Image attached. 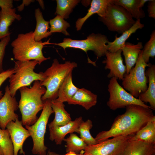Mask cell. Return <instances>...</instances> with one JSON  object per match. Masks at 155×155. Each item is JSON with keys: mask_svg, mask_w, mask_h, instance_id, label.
<instances>
[{"mask_svg": "<svg viewBox=\"0 0 155 155\" xmlns=\"http://www.w3.org/2000/svg\"><path fill=\"white\" fill-rule=\"evenodd\" d=\"M123 114L115 118L110 129L99 132L94 138L97 142L121 135L135 134L154 115L150 108L137 104L125 107Z\"/></svg>", "mask_w": 155, "mask_h": 155, "instance_id": "obj_1", "label": "cell"}, {"mask_svg": "<svg viewBox=\"0 0 155 155\" xmlns=\"http://www.w3.org/2000/svg\"><path fill=\"white\" fill-rule=\"evenodd\" d=\"M19 90L21 97L18 108L21 114L22 125H32L38 118L37 113L43 109L44 103L41 98L46 89L41 85L40 81L36 80L30 88L25 86Z\"/></svg>", "mask_w": 155, "mask_h": 155, "instance_id": "obj_2", "label": "cell"}, {"mask_svg": "<svg viewBox=\"0 0 155 155\" xmlns=\"http://www.w3.org/2000/svg\"><path fill=\"white\" fill-rule=\"evenodd\" d=\"M49 40L50 39L44 42L36 41L32 31L18 34L11 44L15 59L23 61L35 60L40 65L44 61L50 59L49 57H45L42 52L44 45L52 44L49 42Z\"/></svg>", "mask_w": 155, "mask_h": 155, "instance_id": "obj_3", "label": "cell"}, {"mask_svg": "<svg viewBox=\"0 0 155 155\" xmlns=\"http://www.w3.org/2000/svg\"><path fill=\"white\" fill-rule=\"evenodd\" d=\"M77 64L74 62L66 61L60 63L56 59H53L51 66L44 72V78L40 81L41 85L46 87V91L42 97L43 101L56 99L59 87L67 76Z\"/></svg>", "mask_w": 155, "mask_h": 155, "instance_id": "obj_4", "label": "cell"}, {"mask_svg": "<svg viewBox=\"0 0 155 155\" xmlns=\"http://www.w3.org/2000/svg\"><path fill=\"white\" fill-rule=\"evenodd\" d=\"M38 64V61L35 60L15 62L14 73L10 76L9 80V92L12 96H15L16 92L20 88L29 86L35 81L44 80V72L37 73L34 71Z\"/></svg>", "mask_w": 155, "mask_h": 155, "instance_id": "obj_5", "label": "cell"}, {"mask_svg": "<svg viewBox=\"0 0 155 155\" xmlns=\"http://www.w3.org/2000/svg\"><path fill=\"white\" fill-rule=\"evenodd\" d=\"M112 1L107 5L105 13L99 16V20L110 31L122 34L129 29L135 21L123 7Z\"/></svg>", "mask_w": 155, "mask_h": 155, "instance_id": "obj_6", "label": "cell"}, {"mask_svg": "<svg viewBox=\"0 0 155 155\" xmlns=\"http://www.w3.org/2000/svg\"><path fill=\"white\" fill-rule=\"evenodd\" d=\"M141 51L134 67L128 74L124 75L122 83L123 88L135 98L147 90L148 80L145 73L146 68L151 64L146 63L144 61Z\"/></svg>", "mask_w": 155, "mask_h": 155, "instance_id": "obj_7", "label": "cell"}, {"mask_svg": "<svg viewBox=\"0 0 155 155\" xmlns=\"http://www.w3.org/2000/svg\"><path fill=\"white\" fill-rule=\"evenodd\" d=\"M44 105L41 113L36 122L25 128L30 134L33 142L32 153L36 155H46L48 148L44 143V137L49 118L54 113L51 105V100L44 101Z\"/></svg>", "mask_w": 155, "mask_h": 155, "instance_id": "obj_8", "label": "cell"}, {"mask_svg": "<svg viewBox=\"0 0 155 155\" xmlns=\"http://www.w3.org/2000/svg\"><path fill=\"white\" fill-rule=\"evenodd\" d=\"M109 42L106 35L93 33L85 39L75 40L65 38L61 42L52 44L59 46L65 50L67 48H71L82 50L86 53L88 51H92L98 58L105 55L107 51V44Z\"/></svg>", "mask_w": 155, "mask_h": 155, "instance_id": "obj_9", "label": "cell"}, {"mask_svg": "<svg viewBox=\"0 0 155 155\" xmlns=\"http://www.w3.org/2000/svg\"><path fill=\"white\" fill-rule=\"evenodd\" d=\"M117 80L115 77L111 78L108 86L109 97L107 105L110 109L115 111L132 104L150 108L149 106L127 92L119 84Z\"/></svg>", "mask_w": 155, "mask_h": 155, "instance_id": "obj_10", "label": "cell"}, {"mask_svg": "<svg viewBox=\"0 0 155 155\" xmlns=\"http://www.w3.org/2000/svg\"><path fill=\"white\" fill-rule=\"evenodd\" d=\"M133 135L118 136L87 146L84 153L89 155H123Z\"/></svg>", "mask_w": 155, "mask_h": 155, "instance_id": "obj_11", "label": "cell"}, {"mask_svg": "<svg viewBox=\"0 0 155 155\" xmlns=\"http://www.w3.org/2000/svg\"><path fill=\"white\" fill-rule=\"evenodd\" d=\"M18 106L15 96H11L9 86L7 85L4 95L0 99V127L1 129H6L9 123L18 119V115L15 113Z\"/></svg>", "mask_w": 155, "mask_h": 155, "instance_id": "obj_12", "label": "cell"}, {"mask_svg": "<svg viewBox=\"0 0 155 155\" xmlns=\"http://www.w3.org/2000/svg\"><path fill=\"white\" fill-rule=\"evenodd\" d=\"M6 129L10 134L13 148L14 155H18L20 151V154L25 155L23 150V144L26 140L30 136L28 131L23 126L22 121L17 119L15 121L9 123Z\"/></svg>", "mask_w": 155, "mask_h": 155, "instance_id": "obj_13", "label": "cell"}, {"mask_svg": "<svg viewBox=\"0 0 155 155\" xmlns=\"http://www.w3.org/2000/svg\"><path fill=\"white\" fill-rule=\"evenodd\" d=\"M122 52L121 49L115 53H111L108 51L106 52L105 55L106 58L102 61V63L105 64V69L110 70L107 78L115 77L120 80H123L126 73V68L123 63Z\"/></svg>", "mask_w": 155, "mask_h": 155, "instance_id": "obj_14", "label": "cell"}, {"mask_svg": "<svg viewBox=\"0 0 155 155\" xmlns=\"http://www.w3.org/2000/svg\"><path fill=\"white\" fill-rule=\"evenodd\" d=\"M83 120L82 117H80L63 125L49 128L50 140L54 141L57 145H61L68 134L74 132L79 134V126Z\"/></svg>", "mask_w": 155, "mask_h": 155, "instance_id": "obj_15", "label": "cell"}, {"mask_svg": "<svg viewBox=\"0 0 155 155\" xmlns=\"http://www.w3.org/2000/svg\"><path fill=\"white\" fill-rule=\"evenodd\" d=\"M148 86L146 91L141 93L138 98L145 103H148L150 108L155 110V65L152 64L146 71Z\"/></svg>", "mask_w": 155, "mask_h": 155, "instance_id": "obj_16", "label": "cell"}, {"mask_svg": "<svg viewBox=\"0 0 155 155\" xmlns=\"http://www.w3.org/2000/svg\"><path fill=\"white\" fill-rule=\"evenodd\" d=\"M142 42H139L135 44L129 42H126L121 49L124 56L126 73L128 74L136 64L139 55L143 48Z\"/></svg>", "mask_w": 155, "mask_h": 155, "instance_id": "obj_17", "label": "cell"}, {"mask_svg": "<svg viewBox=\"0 0 155 155\" xmlns=\"http://www.w3.org/2000/svg\"><path fill=\"white\" fill-rule=\"evenodd\" d=\"M97 96L84 88H79L72 98L67 102L69 104L79 105L88 110L95 105Z\"/></svg>", "mask_w": 155, "mask_h": 155, "instance_id": "obj_18", "label": "cell"}, {"mask_svg": "<svg viewBox=\"0 0 155 155\" xmlns=\"http://www.w3.org/2000/svg\"><path fill=\"white\" fill-rule=\"evenodd\" d=\"M22 17L16 13L14 8L1 9L0 11V40L10 35L9 27L15 20H20Z\"/></svg>", "mask_w": 155, "mask_h": 155, "instance_id": "obj_19", "label": "cell"}, {"mask_svg": "<svg viewBox=\"0 0 155 155\" xmlns=\"http://www.w3.org/2000/svg\"><path fill=\"white\" fill-rule=\"evenodd\" d=\"M144 26V25L141 23L140 19L136 20L135 23L129 29L123 32L119 37L115 36L113 41H109L107 43V51L113 53L121 49L131 35L138 29H142Z\"/></svg>", "mask_w": 155, "mask_h": 155, "instance_id": "obj_20", "label": "cell"}, {"mask_svg": "<svg viewBox=\"0 0 155 155\" xmlns=\"http://www.w3.org/2000/svg\"><path fill=\"white\" fill-rule=\"evenodd\" d=\"M113 0H92L90 7L86 15L78 18L75 22V28L77 31L80 30L86 21L93 15L97 13L99 16L103 15L108 5Z\"/></svg>", "mask_w": 155, "mask_h": 155, "instance_id": "obj_21", "label": "cell"}, {"mask_svg": "<svg viewBox=\"0 0 155 155\" xmlns=\"http://www.w3.org/2000/svg\"><path fill=\"white\" fill-rule=\"evenodd\" d=\"M51 105L55 116L53 120L48 124L49 128L63 125L71 121L70 114L65 110L63 102L55 99L51 100Z\"/></svg>", "mask_w": 155, "mask_h": 155, "instance_id": "obj_22", "label": "cell"}, {"mask_svg": "<svg viewBox=\"0 0 155 155\" xmlns=\"http://www.w3.org/2000/svg\"><path fill=\"white\" fill-rule=\"evenodd\" d=\"M131 140L155 144V115L144 127L132 136Z\"/></svg>", "mask_w": 155, "mask_h": 155, "instance_id": "obj_23", "label": "cell"}, {"mask_svg": "<svg viewBox=\"0 0 155 155\" xmlns=\"http://www.w3.org/2000/svg\"><path fill=\"white\" fill-rule=\"evenodd\" d=\"M72 72L67 76L59 87L57 100L63 103L68 102L78 90V88L72 82Z\"/></svg>", "mask_w": 155, "mask_h": 155, "instance_id": "obj_24", "label": "cell"}, {"mask_svg": "<svg viewBox=\"0 0 155 155\" xmlns=\"http://www.w3.org/2000/svg\"><path fill=\"white\" fill-rule=\"evenodd\" d=\"M155 152V144L130 140L123 155H151Z\"/></svg>", "mask_w": 155, "mask_h": 155, "instance_id": "obj_25", "label": "cell"}, {"mask_svg": "<svg viewBox=\"0 0 155 155\" xmlns=\"http://www.w3.org/2000/svg\"><path fill=\"white\" fill-rule=\"evenodd\" d=\"M35 16L36 20V26L33 32L34 39L36 41H40L42 39L51 36L52 33L48 30L50 28L49 22L44 19L42 13L39 8L35 10Z\"/></svg>", "mask_w": 155, "mask_h": 155, "instance_id": "obj_26", "label": "cell"}, {"mask_svg": "<svg viewBox=\"0 0 155 155\" xmlns=\"http://www.w3.org/2000/svg\"><path fill=\"white\" fill-rule=\"evenodd\" d=\"M113 2L125 8L136 20L145 17V13L140 5V0H113Z\"/></svg>", "mask_w": 155, "mask_h": 155, "instance_id": "obj_27", "label": "cell"}, {"mask_svg": "<svg viewBox=\"0 0 155 155\" xmlns=\"http://www.w3.org/2000/svg\"><path fill=\"white\" fill-rule=\"evenodd\" d=\"M66 143V152H73L78 154L82 151H84L87 145L76 134L73 133L63 140Z\"/></svg>", "mask_w": 155, "mask_h": 155, "instance_id": "obj_28", "label": "cell"}, {"mask_svg": "<svg viewBox=\"0 0 155 155\" xmlns=\"http://www.w3.org/2000/svg\"><path fill=\"white\" fill-rule=\"evenodd\" d=\"M55 14L67 19L73 9L80 2L79 0H57Z\"/></svg>", "mask_w": 155, "mask_h": 155, "instance_id": "obj_29", "label": "cell"}, {"mask_svg": "<svg viewBox=\"0 0 155 155\" xmlns=\"http://www.w3.org/2000/svg\"><path fill=\"white\" fill-rule=\"evenodd\" d=\"M93 126L92 121L88 119L85 121L83 120L80 123L79 127L80 138L87 146L94 145L98 143L90 134V130Z\"/></svg>", "mask_w": 155, "mask_h": 155, "instance_id": "obj_30", "label": "cell"}, {"mask_svg": "<svg viewBox=\"0 0 155 155\" xmlns=\"http://www.w3.org/2000/svg\"><path fill=\"white\" fill-rule=\"evenodd\" d=\"M50 32L52 34L54 32H61L66 36H70L67 29L70 26L69 23L60 16L57 15L53 19L50 20Z\"/></svg>", "mask_w": 155, "mask_h": 155, "instance_id": "obj_31", "label": "cell"}, {"mask_svg": "<svg viewBox=\"0 0 155 155\" xmlns=\"http://www.w3.org/2000/svg\"><path fill=\"white\" fill-rule=\"evenodd\" d=\"M0 146L4 155H14L13 145L10 134L7 129L0 128Z\"/></svg>", "mask_w": 155, "mask_h": 155, "instance_id": "obj_32", "label": "cell"}, {"mask_svg": "<svg viewBox=\"0 0 155 155\" xmlns=\"http://www.w3.org/2000/svg\"><path fill=\"white\" fill-rule=\"evenodd\" d=\"M150 38L143 47L142 55L146 63H149L150 57L154 59L155 56V30H153Z\"/></svg>", "mask_w": 155, "mask_h": 155, "instance_id": "obj_33", "label": "cell"}, {"mask_svg": "<svg viewBox=\"0 0 155 155\" xmlns=\"http://www.w3.org/2000/svg\"><path fill=\"white\" fill-rule=\"evenodd\" d=\"M10 39V35L4 38L0 41V73L4 70L3 68V61L6 46Z\"/></svg>", "mask_w": 155, "mask_h": 155, "instance_id": "obj_34", "label": "cell"}, {"mask_svg": "<svg viewBox=\"0 0 155 155\" xmlns=\"http://www.w3.org/2000/svg\"><path fill=\"white\" fill-rule=\"evenodd\" d=\"M14 73L13 68H9L0 73V87L2 84ZM2 91L0 90V99L3 97Z\"/></svg>", "mask_w": 155, "mask_h": 155, "instance_id": "obj_35", "label": "cell"}, {"mask_svg": "<svg viewBox=\"0 0 155 155\" xmlns=\"http://www.w3.org/2000/svg\"><path fill=\"white\" fill-rule=\"evenodd\" d=\"M147 11L148 16L150 18L155 19V0H149L148 1Z\"/></svg>", "mask_w": 155, "mask_h": 155, "instance_id": "obj_36", "label": "cell"}, {"mask_svg": "<svg viewBox=\"0 0 155 155\" xmlns=\"http://www.w3.org/2000/svg\"><path fill=\"white\" fill-rule=\"evenodd\" d=\"M13 2L12 0H0V7L1 9L13 8Z\"/></svg>", "mask_w": 155, "mask_h": 155, "instance_id": "obj_37", "label": "cell"}, {"mask_svg": "<svg viewBox=\"0 0 155 155\" xmlns=\"http://www.w3.org/2000/svg\"><path fill=\"white\" fill-rule=\"evenodd\" d=\"M34 1L32 0H23L22 1V3L20 6L17 7L18 10L19 11H22L24 9V5L28 6L31 3L33 2Z\"/></svg>", "mask_w": 155, "mask_h": 155, "instance_id": "obj_38", "label": "cell"}, {"mask_svg": "<svg viewBox=\"0 0 155 155\" xmlns=\"http://www.w3.org/2000/svg\"><path fill=\"white\" fill-rule=\"evenodd\" d=\"M58 155H89L88 154H76L75 152H67L64 155H61L58 154Z\"/></svg>", "mask_w": 155, "mask_h": 155, "instance_id": "obj_39", "label": "cell"}, {"mask_svg": "<svg viewBox=\"0 0 155 155\" xmlns=\"http://www.w3.org/2000/svg\"><path fill=\"white\" fill-rule=\"evenodd\" d=\"M37 1L39 2L40 6L42 8L44 9V5L43 1L42 0H37Z\"/></svg>", "mask_w": 155, "mask_h": 155, "instance_id": "obj_40", "label": "cell"}, {"mask_svg": "<svg viewBox=\"0 0 155 155\" xmlns=\"http://www.w3.org/2000/svg\"><path fill=\"white\" fill-rule=\"evenodd\" d=\"M58 154L53 152L49 150L47 154V155H58Z\"/></svg>", "mask_w": 155, "mask_h": 155, "instance_id": "obj_41", "label": "cell"}, {"mask_svg": "<svg viewBox=\"0 0 155 155\" xmlns=\"http://www.w3.org/2000/svg\"><path fill=\"white\" fill-rule=\"evenodd\" d=\"M0 155H4L2 149L0 146Z\"/></svg>", "mask_w": 155, "mask_h": 155, "instance_id": "obj_42", "label": "cell"}, {"mask_svg": "<svg viewBox=\"0 0 155 155\" xmlns=\"http://www.w3.org/2000/svg\"><path fill=\"white\" fill-rule=\"evenodd\" d=\"M151 155H155V152L153 153Z\"/></svg>", "mask_w": 155, "mask_h": 155, "instance_id": "obj_43", "label": "cell"}]
</instances>
